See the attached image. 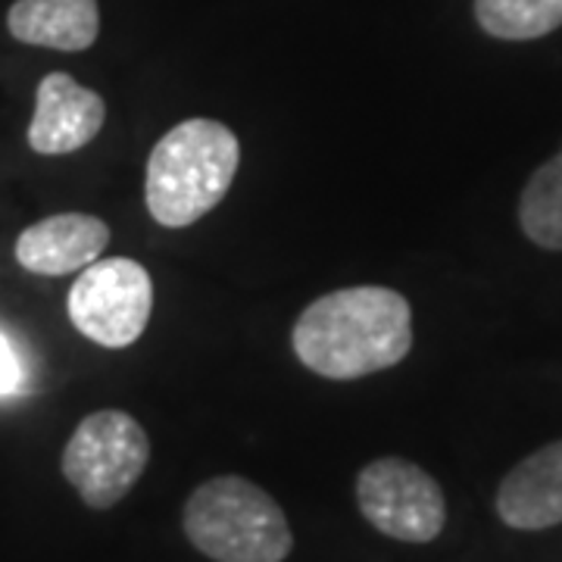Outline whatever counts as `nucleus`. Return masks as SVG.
<instances>
[{"instance_id": "nucleus-1", "label": "nucleus", "mask_w": 562, "mask_h": 562, "mask_svg": "<svg viewBox=\"0 0 562 562\" xmlns=\"http://www.w3.org/2000/svg\"><path fill=\"white\" fill-rule=\"evenodd\" d=\"M291 344L297 360L322 379H366L413 350V306L384 284L341 288L303 310Z\"/></svg>"}, {"instance_id": "nucleus-2", "label": "nucleus", "mask_w": 562, "mask_h": 562, "mask_svg": "<svg viewBox=\"0 0 562 562\" xmlns=\"http://www.w3.org/2000/svg\"><path fill=\"white\" fill-rule=\"evenodd\" d=\"M241 166L238 135L216 120H184L150 150L144 201L162 228H188L220 206Z\"/></svg>"}, {"instance_id": "nucleus-3", "label": "nucleus", "mask_w": 562, "mask_h": 562, "mask_svg": "<svg viewBox=\"0 0 562 562\" xmlns=\"http://www.w3.org/2000/svg\"><path fill=\"white\" fill-rule=\"evenodd\" d=\"M181 525L213 562H284L294 547L279 503L241 475L203 482L184 503Z\"/></svg>"}, {"instance_id": "nucleus-4", "label": "nucleus", "mask_w": 562, "mask_h": 562, "mask_svg": "<svg viewBox=\"0 0 562 562\" xmlns=\"http://www.w3.org/2000/svg\"><path fill=\"white\" fill-rule=\"evenodd\" d=\"M150 460L140 422L122 409H98L79 422L63 450V475L85 506L110 509L138 484Z\"/></svg>"}, {"instance_id": "nucleus-5", "label": "nucleus", "mask_w": 562, "mask_h": 562, "mask_svg": "<svg viewBox=\"0 0 562 562\" xmlns=\"http://www.w3.org/2000/svg\"><path fill=\"white\" fill-rule=\"evenodd\" d=\"M66 310L88 341L122 350L138 341L154 313L150 272L128 257L94 260L69 288Z\"/></svg>"}, {"instance_id": "nucleus-6", "label": "nucleus", "mask_w": 562, "mask_h": 562, "mask_svg": "<svg viewBox=\"0 0 562 562\" xmlns=\"http://www.w3.org/2000/svg\"><path fill=\"white\" fill-rule=\"evenodd\" d=\"M357 503L366 522L394 541H435L447 522L441 484L401 457L372 460L357 475Z\"/></svg>"}, {"instance_id": "nucleus-7", "label": "nucleus", "mask_w": 562, "mask_h": 562, "mask_svg": "<svg viewBox=\"0 0 562 562\" xmlns=\"http://www.w3.org/2000/svg\"><path fill=\"white\" fill-rule=\"evenodd\" d=\"M106 122V103L66 72L44 76L35 94L29 147L41 157H66L98 138Z\"/></svg>"}, {"instance_id": "nucleus-8", "label": "nucleus", "mask_w": 562, "mask_h": 562, "mask_svg": "<svg viewBox=\"0 0 562 562\" xmlns=\"http://www.w3.org/2000/svg\"><path fill=\"white\" fill-rule=\"evenodd\" d=\"M110 244V225L88 213H57L29 225L16 241V260L35 276H72L101 260Z\"/></svg>"}, {"instance_id": "nucleus-9", "label": "nucleus", "mask_w": 562, "mask_h": 562, "mask_svg": "<svg viewBox=\"0 0 562 562\" xmlns=\"http://www.w3.org/2000/svg\"><path fill=\"white\" fill-rule=\"evenodd\" d=\"M497 516L516 531H543L562 522V441L535 450L503 479Z\"/></svg>"}, {"instance_id": "nucleus-10", "label": "nucleus", "mask_w": 562, "mask_h": 562, "mask_svg": "<svg viewBox=\"0 0 562 562\" xmlns=\"http://www.w3.org/2000/svg\"><path fill=\"white\" fill-rule=\"evenodd\" d=\"M7 29L22 44L79 54L101 35V10L98 0H16Z\"/></svg>"}, {"instance_id": "nucleus-11", "label": "nucleus", "mask_w": 562, "mask_h": 562, "mask_svg": "<svg viewBox=\"0 0 562 562\" xmlns=\"http://www.w3.org/2000/svg\"><path fill=\"white\" fill-rule=\"evenodd\" d=\"M519 225L528 241L543 250H562V147L525 184Z\"/></svg>"}, {"instance_id": "nucleus-12", "label": "nucleus", "mask_w": 562, "mask_h": 562, "mask_svg": "<svg viewBox=\"0 0 562 562\" xmlns=\"http://www.w3.org/2000/svg\"><path fill=\"white\" fill-rule=\"evenodd\" d=\"M475 20L491 38L535 41L562 25V0H475Z\"/></svg>"}, {"instance_id": "nucleus-13", "label": "nucleus", "mask_w": 562, "mask_h": 562, "mask_svg": "<svg viewBox=\"0 0 562 562\" xmlns=\"http://www.w3.org/2000/svg\"><path fill=\"white\" fill-rule=\"evenodd\" d=\"M22 391V357L16 344L0 331V394Z\"/></svg>"}]
</instances>
